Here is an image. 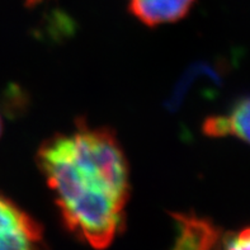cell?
I'll return each mask as SVG.
<instances>
[{
    "label": "cell",
    "mask_w": 250,
    "mask_h": 250,
    "mask_svg": "<svg viewBox=\"0 0 250 250\" xmlns=\"http://www.w3.org/2000/svg\"><path fill=\"white\" fill-rule=\"evenodd\" d=\"M42 1H44V0H24V4L27 6H36L37 4L42 3Z\"/></svg>",
    "instance_id": "7"
},
{
    "label": "cell",
    "mask_w": 250,
    "mask_h": 250,
    "mask_svg": "<svg viewBox=\"0 0 250 250\" xmlns=\"http://www.w3.org/2000/svg\"><path fill=\"white\" fill-rule=\"evenodd\" d=\"M225 250H250V228H245L236 234L224 238Z\"/></svg>",
    "instance_id": "6"
},
{
    "label": "cell",
    "mask_w": 250,
    "mask_h": 250,
    "mask_svg": "<svg viewBox=\"0 0 250 250\" xmlns=\"http://www.w3.org/2000/svg\"><path fill=\"white\" fill-rule=\"evenodd\" d=\"M177 225L170 250H221L224 236L215 224L194 213H174Z\"/></svg>",
    "instance_id": "3"
},
{
    "label": "cell",
    "mask_w": 250,
    "mask_h": 250,
    "mask_svg": "<svg viewBox=\"0 0 250 250\" xmlns=\"http://www.w3.org/2000/svg\"><path fill=\"white\" fill-rule=\"evenodd\" d=\"M37 164L70 231L94 249L109 247L124 230L130 197L128 163L116 135L80 121L40 146Z\"/></svg>",
    "instance_id": "1"
},
{
    "label": "cell",
    "mask_w": 250,
    "mask_h": 250,
    "mask_svg": "<svg viewBox=\"0 0 250 250\" xmlns=\"http://www.w3.org/2000/svg\"><path fill=\"white\" fill-rule=\"evenodd\" d=\"M0 250H47L41 225L3 194H0Z\"/></svg>",
    "instance_id": "2"
},
{
    "label": "cell",
    "mask_w": 250,
    "mask_h": 250,
    "mask_svg": "<svg viewBox=\"0 0 250 250\" xmlns=\"http://www.w3.org/2000/svg\"><path fill=\"white\" fill-rule=\"evenodd\" d=\"M196 0H128V10L149 27L174 23L183 19Z\"/></svg>",
    "instance_id": "4"
},
{
    "label": "cell",
    "mask_w": 250,
    "mask_h": 250,
    "mask_svg": "<svg viewBox=\"0 0 250 250\" xmlns=\"http://www.w3.org/2000/svg\"><path fill=\"white\" fill-rule=\"evenodd\" d=\"M203 133L208 137L235 136L250 145V97L236 102L228 113L206 118Z\"/></svg>",
    "instance_id": "5"
},
{
    "label": "cell",
    "mask_w": 250,
    "mask_h": 250,
    "mask_svg": "<svg viewBox=\"0 0 250 250\" xmlns=\"http://www.w3.org/2000/svg\"><path fill=\"white\" fill-rule=\"evenodd\" d=\"M1 132H3V121H1V116H0V136H1Z\"/></svg>",
    "instance_id": "8"
}]
</instances>
